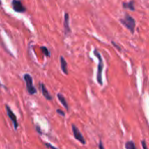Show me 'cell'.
I'll use <instances>...</instances> for the list:
<instances>
[{
	"instance_id": "12",
	"label": "cell",
	"mask_w": 149,
	"mask_h": 149,
	"mask_svg": "<svg viewBox=\"0 0 149 149\" xmlns=\"http://www.w3.org/2000/svg\"><path fill=\"white\" fill-rule=\"evenodd\" d=\"M125 148H126V149H137L134 142L133 141H127L126 144H125Z\"/></svg>"
},
{
	"instance_id": "17",
	"label": "cell",
	"mask_w": 149,
	"mask_h": 149,
	"mask_svg": "<svg viewBox=\"0 0 149 149\" xmlns=\"http://www.w3.org/2000/svg\"><path fill=\"white\" fill-rule=\"evenodd\" d=\"M45 146H46L47 148H51V149H58L57 148L53 147L52 145H51V144H49V143H45Z\"/></svg>"
},
{
	"instance_id": "20",
	"label": "cell",
	"mask_w": 149,
	"mask_h": 149,
	"mask_svg": "<svg viewBox=\"0 0 149 149\" xmlns=\"http://www.w3.org/2000/svg\"><path fill=\"white\" fill-rule=\"evenodd\" d=\"M0 5H2V2H1V0H0Z\"/></svg>"
},
{
	"instance_id": "13",
	"label": "cell",
	"mask_w": 149,
	"mask_h": 149,
	"mask_svg": "<svg viewBox=\"0 0 149 149\" xmlns=\"http://www.w3.org/2000/svg\"><path fill=\"white\" fill-rule=\"evenodd\" d=\"M40 49H41L42 52H43L46 57H50V56H51V54H50V52H49L48 48H46L45 46H41V47H40Z\"/></svg>"
},
{
	"instance_id": "7",
	"label": "cell",
	"mask_w": 149,
	"mask_h": 149,
	"mask_svg": "<svg viewBox=\"0 0 149 149\" xmlns=\"http://www.w3.org/2000/svg\"><path fill=\"white\" fill-rule=\"evenodd\" d=\"M69 14L67 12L65 13L64 17V31H65V35H68L71 32V28L69 25Z\"/></svg>"
},
{
	"instance_id": "15",
	"label": "cell",
	"mask_w": 149,
	"mask_h": 149,
	"mask_svg": "<svg viewBox=\"0 0 149 149\" xmlns=\"http://www.w3.org/2000/svg\"><path fill=\"white\" fill-rule=\"evenodd\" d=\"M57 113H58L59 115L63 116V117H64V116L65 115V113H64V112H63L62 110H60V109H57Z\"/></svg>"
},
{
	"instance_id": "5",
	"label": "cell",
	"mask_w": 149,
	"mask_h": 149,
	"mask_svg": "<svg viewBox=\"0 0 149 149\" xmlns=\"http://www.w3.org/2000/svg\"><path fill=\"white\" fill-rule=\"evenodd\" d=\"M72 134H73V136H74V138L77 140V141H79L82 145H85L86 142V140H85V138L83 137V135H82V134L80 133V131L79 130V128L74 125V124H72Z\"/></svg>"
},
{
	"instance_id": "18",
	"label": "cell",
	"mask_w": 149,
	"mask_h": 149,
	"mask_svg": "<svg viewBox=\"0 0 149 149\" xmlns=\"http://www.w3.org/2000/svg\"><path fill=\"white\" fill-rule=\"evenodd\" d=\"M112 44H113V45H114V46H115V47H116V48L119 50V51H121V49H120V47H119V46H118V45H117L114 43V42H112Z\"/></svg>"
},
{
	"instance_id": "2",
	"label": "cell",
	"mask_w": 149,
	"mask_h": 149,
	"mask_svg": "<svg viewBox=\"0 0 149 149\" xmlns=\"http://www.w3.org/2000/svg\"><path fill=\"white\" fill-rule=\"evenodd\" d=\"M120 23L125 25L130 31L131 33H134V31H135V25H136V22L134 20V17H132L129 14H125L124 17L123 18H120Z\"/></svg>"
},
{
	"instance_id": "8",
	"label": "cell",
	"mask_w": 149,
	"mask_h": 149,
	"mask_svg": "<svg viewBox=\"0 0 149 149\" xmlns=\"http://www.w3.org/2000/svg\"><path fill=\"white\" fill-rule=\"evenodd\" d=\"M39 86H40V89H41V92H42L44 97H45L47 100H52V97L50 95V93H49L48 90L46 89V86H45V84L40 82V83H39Z\"/></svg>"
},
{
	"instance_id": "19",
	"label": "cell",
	"mask_w": 149,
	"mask_h": 149,
	"mask_svg": "<svg viewBox=\"0 0 149 149\" xmlns=\"http://www.w3.org/2000/svg\"><path fill=\"white\" fill-rule=\"evenodd\" d=\"M36 127H37V131H38V133L41 134H42V131L39 129V127H38V126H36Z\"/></svg>"
},
{
	"instance_id": "1",
	"label": "cell",
	"mask_w": 149,
	"mask_h": 149,
	"mask_svg": "<svg viewBox=\"0 0 149 149\" xmlns=\"http://www.w3.org/2000/svg\"><path fill=\"white\" fill-rule=\"evenodd\" d=\"M94 55L96 56V58L99 60V64H98V71H97V81L99 83V85L103 86V80H102V72H103V68H104V63H103V59L102 57L100 55V53L98 52V50H94L93 51Z\"/></svg>"
},
{
	"instance_id": "6",
	"label": "cell",
	"mask_w": 149,
	"mask_h": 149,
	"mask_svg": "<svg viewBox=\"0 0 149 149\" xmlns=\"http://www.w3.org/2000/svg\"><path fill=\"white\" fill-rule=\"evenodd\" d=\"M5 109H6V113L9 116V118L10 119V120L12 121L13 123V126H14V128L17 130L18 128V122H17V119L16 117V115L14 114V113L11 111L10 107L8 106V105H5Z\"/></svg>"
},
{
	"instance_id": "9",
	"label": "cell",
	"mask_w": 149,
	"mask_h": 149,
	"mask_svg": "<svg viewBox=\"0 0 149 149\" xmlns=\"http://www.w3.org/2000/svg\"><path fill=\"white\" fill-rule=\"evenodd\" d=\"M60 66H61V70H62V72L65 74V75H67L68 74V68H67V62H66V60L65 59V58L64 57H60Z\"/></svg>"
},
{
	"instance_id": "4",
	"label": "cell",
	"mask_w": 149,
	"mask_h": 149,
	"mask_svg": "<svg viewBox=\"0 0 149 149\" xmlns=\"http://www.w3.org/2000/svg\"><path fill=\"white\" fill-rule=\"evenodd\" d=\"M11 7L14 11L18 13H24L26 11V8L24 6L20 0H12L11 1Z\"/></svg>"
},
{
	"instance_id": "16",
	"label": "cell",
	"mask_w": 149,
	"mask_h": 149,
	"mask_svg": "<svg viewBox=\"0 0 149 149\" xmlns=\"http://www.w3.org/2000/svg\"><path fill=\"white\" fill-rule=\"evenodd\" d=\"M99 149H105L104 148V145H103V142H102V141L100 140V142H99Z\"/></svg>"
},
{
	"instance_id": "3",
	"label": "cell",
	"mask_w": 149,
	"mask_h": 149,
	"mask_svg": "<svg viewBox=\"0 0 149 149\" xmlns=\"http://www.w3.org/2000/svg\"><path fill=\"white\" fill-rule=\"evenodd\" d=\"M24 79L25 81V84H26V89H27V92L31 94V95H33L37 93V90L36 88L34 87L33 86V80H32V77L26 73L24 75Z\"/></svg>"
},
{
	"instance_id": "10",
	"label": "cell",
	"mask_w": 149,
	"mask_h": 149,
	"mask_svg": "<svg viewBox=\"0 0 149 149\" xmlns=\"http://www.w3.org/2000/svg\"><path fill=\"white\" fill-rule=\"evenodd\" d=\"M58 100L60 101V103L63 105V107L68 111L69 110V107H68V104H67V101H66V100H65V98L63 96V94L62 93H58Z\"/></svg>"
},
{
	"instance_id": "11",
	"label": "cell",
	"mask_w": 149,
	"mask_h": 149,
	"mask_svg": "<svg viewBox=\"0 0 149 149\" xmlns=\"http://www.w3.org/2000/svg\"><path fill=\"white\" fill-rule=\"evenodd\" d=\"M123 8L125 9H128V10H135V7H134V0H131L129 2H127V3H123Z\"/></svg>"
},
{
	"instance_id": "14",
	"label": "cell",
	"mask_w": 149,
	"mask_h": 149,
	"mask_svg": "<svg viewBox=\"0 0 149 149\" xmlns=\"http://www.w3.org/2000/svg\"><path fill=\"white\" fill-rule=\"evenodd\" d=\"M141 146H142V148L143 149H148V145H147V142H146L145 140H142V141H141Z\"/></svg>"
}]
</instances>
